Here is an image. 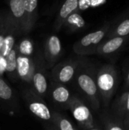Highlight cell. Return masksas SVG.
I'll return each mask as SVG.
<instances>
[{
    "label": "cell",
    "instance_id": "obj_1",
    "mask_svg": "<svg viewBox=\"0 0 129 130\" xmlns=\"http://www.w3.org/2000/svg\"><path fill=\"white\" fill-rule=\"evenodd\" d=\"M95 69L87 61L81 58L75 78L78 89L87 99L92 109L97 111L100 107V99L96 82Z\"/></svg>",
    "mask_w": 129,
    "mask_h": 130
},
{
    "label": "cell",
    "instance_id": "obj_2",
    "mask_svg": "<svg viewBox=\"0 0 129 130\" xmlns=\"http://www.w3.org/2000/svg\"><path fill=\"white\" fill-rule=\"evenodd\" d=\"M96 82L100 102L108 107L119 85V75L113 65L101 66L96 74Z\"/></svg>",
    "mask_w": 129,
    "mask_h": 130
},
{
    "label": "cell",
    "instance_id": "obj_3",
    "mask_svg": "<svg viewBox=\"0 0 129 130\" xmlns=\"http://www.w3.org/2000/svg\"><path fill=\"white\" fill-rule=\"evenodd\" d=\"M110 26V24L107 23L100 29L89 33L78 40L73 45L74 52L79 56L96 54L98 46L106 38Z\"/></svg>",
    "mask_w": 129,
    "mask_h": 130
},
{
    "label": "cell",
    "instance_id": "obj_4",
    "mask_svg": "<svg viewBox=\"0 0 129 130\" xmlns=\"http://www.w3.org/2000/svg\"><path fill=\"white\" fill-rule=\"evenodd\" d=\"M33 58L34 72L32 78L33 91L39 96L43 98L46 95L49 85L46 76V67L43 57V53L39 50Z\"/></svg>",
    "mask_w": 129,
    "mask_h": 130
},
{
    "label": "cell",
    "instance_id": "obj_5",
    "mask_svg": "<svg viewBox=\"0 0 129 130\" xmlns=\"http://www.w3.org/2000/svg\"><path fill=\"white\" fill-rule=\"evenodd\" d=\"M81 58L65 59L52 68L51 78L52 82L66 85L75 78Z\"/></svg>",
    "mask_w": 129,
    "mask_h": 130
},
{
    "label": "cell",
    "instance_id": "obj_6",
    "mask_svg": "<svg viewBox=\"0 0 129 130\" xmlns=\"http://www.w3.org/2000/svg\"><path fill=\"white\" fill-rule=\"evenodd\" d=\"M68 107L81 129L87 130L95 126L94 117L90 110L80 98L72 96Z\"/></svg>",
    "mask_w": 129,
    "mask_h": 130
},
{
    "label": "cell",
    "instance_id": "obj_7",
    "mask_svg": "<svg viewBox=\"0 0 129 130\" xmlns=\"http://www.w3.org/2000/svg\"><path fill=\"white\" fill-rule=\"evenodd\" d=\"M24 97L27 107L32 114L43 121L52 123V112L50 110L42 97L36 94L32 90L26 91L24 93Z\"/></svg>",
    "mask_w": 129,
    "mask_h": 130
},
{
    "label": "cell",
    "instance_id": "obj_8",
    "mask_svg": "<svg viewBox=\"0 0 129 130\" xmlns=\"http://www.w3.org/2000/svg\"><path fill=\"white\" fill-rule=\"evenodd\" d=\"M62 46L59 37L56 34L49 35L45 41L43 57L47 69H52L62 56Z\"/></svg>",
    "mask_w": 129,
    "mask_h": 130
},
{
    "label": "cell",
    "instance_id": "obj_9",
    "mask_svg": "<svg viewBox=\"0 0 129 130\" xmlns=\"http://www.w3.org/2000/svg\"><path fill=\"white\" fill-rule=\"evenodd\" d=\"M21 35H23L22 31L16 24L8 11L5 34L0 49V55L5 58L10 51L14 47L17 43V39L19 38V36Z\"/></svg>",
    "mask_w": 129,
    "mask_h": 130
},
{
    "label": "cell",
    "instance_id": "obj_10",
    "mask_svg": "<svg viewBox=\"0 0 129 130\" xmlns=\"http://www.w3.org/2000/svg\"><path fill=\"white\" fill-rule=\"evenodd\" d=\"M129 40V35L126 37H115L104 39L98 46L96 54L107 56L121 50Z\"/></svg>",
    "mask_w": 129,
    "mask_h": 130
},
{
    "label": "cell",
    "instance_id": "obj_11",
    "mask_svg": "<svg viewBox=\"0 0 129 130\" xmlns=\"http://www.w3.org/2000/svg\"><path fill=\"white\" fill-rule=\"evenodd\" d=\"M8 12L11 18L25 36L26 30V11L25 0H7Z\"/></svg>",
    "mask_w": 129,
    "mask_h": 130
},
{
    "label": "cell",
    "instance_id": "obj_12",
    "mask_svg": "<svg viewBox=\"0 0 129 130\" xmlns=\"http://www.w3.org/2000/svg\"><path fill=\"white\" fill-rule=\"evenodd\" d=\"M34 72V62L33 57L21 56H17V75L23 82L30 83Z\"/></svg>",
    "mask_w": 129,
    "mask_h": 130
},
{
    "label": "cell",
    "instance_id": "obj_13",
    "mask_svg": "<svg viewBox=\"0 0 129 130\" xmlns=\"http://www.w3.org/2000/svg\"><path fill=\"white\" fill-rule=\"evenodd\" d=\"M78 0H65L61 8L59 10L56 18L53 24V29L56 32H59L65 20L68 17L78 11Z\"/></svg>",
    "mask_w": 129,
    "mask_h": 130
},
{
    "label": "cell",
    "instance_id": "obj_14",
    "mask_svg": "<svg viewBox=\"0 0 129 130\" xmlns=\"http://www.w3.org/2000/svg\"><path fill=\"white\" fill-rule=\"evenodd\" d=\"M50 95L53 102L61 107H68V104L72 97L65 85L55 82H52L51 85Z\"/></svg>",
    "mask_w": 129,
    "mask_h": 130
},
{
    "label": "cell",
    "instance_id": "obj_15",
    "mask_svg": "<svg viewBox=\"0 0 129 130\" xmlns=\"http://www.w3.org/2000/svg\"><path fill=\"white\" fill-rule=\"evenodd\" d=\"M114 117L123 120L129 115V91L117 97L112 106Z\"/></svg>",
    "mask_w": 129,
    "mask_h": 130
},
{
    "label": "cell",
    "instance_id": "obj_16",
    "mask_svg": "<svg viewBox=\"0 0 129 130\" xmlns=\"http://www.w3.org/2000/svg\"><path fill=\"white\" fill-rule=\"evenodd\" d=\"M25 11L27 36L33 30L38 18V0H25Z\"/></svg>",
    "mask_w": 129,
    "mask_h": 130
},
{
    "label": "cell",
    "instance_id": "obj_17",
    "mask_svg": "<svg viewBox=\"0 0 129 130\" xmlns=\"http://www.w3.org/2000/svg\"><path fill=\"white\" fill-rule=\"evenodd\" d=\"M86 21L81 16L80 12L75 11L71 14L63 24L62 27H65L67 30L71 33L82 30L86 27Z\"/></svg>",
    "mask_w": 129,
    "mask_h": 130
},
{
    "label": "cell",
    "instance_id": "obj_18",
    "mask_svg": "<svg viewBox=\"0 0 129 130\" xmlns=\"http://www.w3.org/2000/svg\"><path fill=\"white\" fill-rule=\"evenodd\" d=\"M18 55L33 57L34 46L33 40L28 37H24L15 44Z\"/></svg>",
    "mask_w": 129,
    "mask_h": 130
},
{
    "label": "cell",
    "instance_id": "obj_19",
    "mask_svg": "<svg viewBox=\"0 0 129 130\" xmlns=\"http://www.w3.org/2000/svg\"><path fill=\"white\" fill-rule=\"evenodd\" d=\"M17 52L16 46H14V47L10 51V53L5 57V62H6L5 72L8 73L9 77L13 79H15L17 78Z\"/></svg>",
    "mask_w": 129,
    "mask_h": 130
},
{
    "label": "cell",
    "instance_id": "obj_20",
    "mask_svg": "<svg viewBox=\"0 0 129 130\" xmlns=\"http://www.w3.org/2000/svg\"><path fill=\"white\" fill-rule=\"evenodd\" d=\"M52 123L58 130H78L67 117L58 112H52Z\"/></svg>",
    "mask_w": 129,
    "mask_h": 130
},
{
    "label": "cell",
    "instance_id": "obj_21",
    "mask_svg": "<svg viewBox=\"0 0 129 130\" xmlns=\"http://www.w3.org/2000/svg\"><path fill=\"white\" fill-rule=\"evenodd\" d=\"M129 35V18L124 20L119 24L114 29L109 30L106 38L115 37H126Z\"/></svg>",
    "mask_w": 129,
    "mask_h": 130
},
{
    "label": "cell",
    "instance_id": "obj_22",
    "mask_svg": "<svg viewBox=\"0 0 129 130\" xmlns=\"http://www.w3.org/2000/svg\"><path fill=\"white\" fill-rule=\"evenodd\" d=\"M0 101L11 104L14 102L13 90L2 77H0Z\"/></svg>",
    "mask_w": 129,
    "mask_h": 130
},
{
    "label": "cell",
    "instance_id": "obj_23",
    "mask_svg": "<svg viewBox=\"0 0 129 130\" xmlns=\"http://www.w3.org/2000/svg\"><path fill=\"white\" fill-rule=\"evenodd\" d=\"M102 121L104 125V130H125L122 120L109 115L102 117Z\"/></svg>",
    "mask_w": 129,
    "mask_h": 130
},
{
    "label": "cell",
    "instance_id": "obj_24",
    "mask_svg": "<svg viewBox=\"0 0 129 130\" xmlns=\"http://www.w3.org/2000/svg\"><path fill=\"white\" fill-rule=\"evenodd\" d=\"M90 7V0H78V12L83 11Z\"/></svg>",
    "mask_w": 129,
    "mask_h": 130
},
{
    "label": "cell",
    "instance_id": "obj_25",
    "mask_svg": "<svg viewBox=\"0 0 129 130\" xmlns=\"http://www.w3.org/2000/svg\"><path fill=\"white\" fill-rule=\"evenodd\" d=\"M5 67H6L5 58L0 55V74H2L3 72L5 71Z\"/></svg>",
    "mask_w": 129,
    "mask_h": 130
},
{
    "label": "cell",
    "instance_id": "obj_26",
    "mask_svg": "<svg viewBox=\"0 0 129 130\" xmlns=\"http://www.w3.org/2000/svg\"><path fill=\"white\" fill-rule=\"evenodd\" d=\"M106 0H90V7H97L105 4Z\"/></svg>",
    "mask_w": 129,
    "mask_h": 130
},
{
    "label": "cell",
    "instance_id": "obj_27",
    "mask_svg": "<svg viewBox=\"0 0 129 130\" xmlns=\"http://www.w3.org/2000/svg\"><path fill=\"white\" fill-rule=\"evenodd\" d=\"M7 11H0V27L2 24V23L4 22V20L5 18V16H6V14H7Z\"/></svg>",
    "mask_w": 129,
    "mask_h": 130
},
{
    "label": "cell",
    "instance_id": "obj_28",
    "mask_svg": "<svg viewBox=\"0 0 129 130\" xmlns=\"http://www.w3.org/2000/svg\"><path fill=\"white\" fill-rule=\"evenodd\" d=\"M122 123L125 130H129V115L122 120Z\"/></svg>",
    "mask_w": 129,
    "mask_h": 130
},
{
    "label": "cell",
    "instance_id": "obj_29",
    "mask_svg": "<svg viewBox=\"0 0 129 130\" xmlns=\"http://www.w3.org/2000/svg\"><path fill=\"white\" fill-rule=\"evenodd\" d=\"M125 87L126 91H129V70L125 77Z\"/></svg>",
    "mask_w": 129,
    "mask_h": 130
},
{
    "label": "cell",
    "instance_id": "obj_30",
    "mask_svg": "<svg viewBox=\"0 0 129 130\" xmlns=\"http://www.w3.org/2000/svg\"><path fill=\"white\" fill-rule=\"evenodd\" d=\"M87 130H103L101 129H100V128H97V127H93V128H91V129H89Z\"/></svg>",
    "mask_w": 129,
    "mask_h": 130
},
{
    "label": "cell",
    "instance_id": "obj_31",
    "mask_svg": "<svg viewBox=\"0 0 129 130\" xmlns=\"http://www.w3.org/2000/svg\"><path fill=\"white\" fill-rule=\"evenodd\" d=\"M47 130H58L56 128H49V129H48Z\"/></svg>",
    "mask_w": 129,
    "mask_h": 130
}]
</instances>
